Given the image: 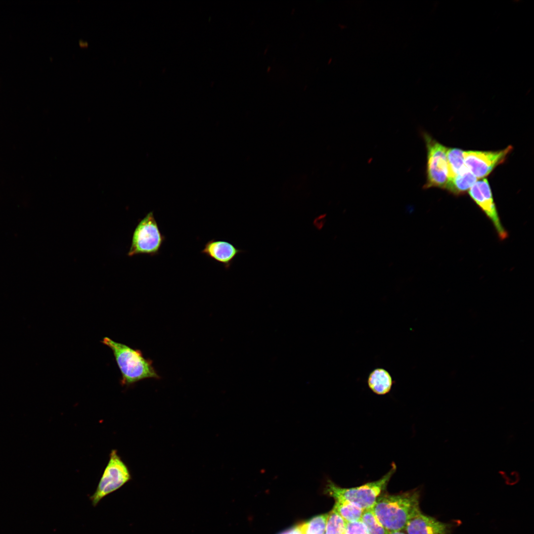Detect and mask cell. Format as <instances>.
Segmentation results:
<instances>
[{"label": "cell", "instance_id": "cell-5", "mask_svg": "<svg viewBox=\"0 0 534 534\" xmlns=\"http://www.w3.org/2000/svg\"><path fill=\"white\" fill-rule=\"evenodd\" d=\"M426 150V180L424 189L444 188L448 181L447 151L448 148L427 133L422 134Z\"/></svg>", "mask_w": 534, "mask_h": 534}, {"label": "cell", "instance_id": "cell-17", "mask_svg": "<svg viewBox=\"0 0 534 534\" xmlns=\"http://www.w3.org/2000/svg\"><path fill=\"white\" fill-rule=\"evenodd\" d=\"M347 522L334 510L328 513L325 534H343Z\"/></svg>", "mask_w": 534, "mask_h": 534}, {"label": "cell", "instance_id": "cell-20", "mask_svg": "<svg viewBox=\"0 0 534 534\" xmlns=\"http://www.w3.org/2000/svg\"><path fill=\"white\" fill-rule=\"evenodd\" d=\"M387 534H406L405 532H403L402 531H395V532H388Z\"/></svg>", "mask_w": 534, "mask_h": 534}, {"label": "cell", "instance_id": "cell-4", "mask_svg": "<svg viewBox=\"0 0 534 534\" xmlns=\"http://www.w3.org/2000/svg\"><path fill=\"white\" fill-rule=\"evenodd\" d=\"M166 237L160 230L153 211L139 220L133 233L128 256L158 255Z\"/></svg>", "mask_w": 534, "mask_h": 534}, {"label": "cell", "instance_id": "cell-6", "mask_svg": "<svg viewBox=\"0 0 534 534\" xmlns=\"http://www.w3.org/2000/svg\"><path fill=\"white\" fill-rule=\"evenodd\" d=\"M131 479L128 467L116 450H112L96 490L90 497L92 505L96 506L105 496L118 490Z\"/></svg>", "mask_w": 534, "mask_h": 534}, {"label": "cell", "instance_id": "cell-19", "mask_svg": "<svg viewBox=\"0 0 534 534\" xmlns=\"http://www.w3.org/2000/svg\"><path fill=\"white\" fill-rule=\"evenodd\" d=\"M280 534H302L301 530V524L289 530L285 531Z\"/></svg>", "mask_w": 534, "mask_h": 534}, {"label": "cell", "instance_id": "cell-11", "mask_svg": "<svg viewBox=\"0 0 534 534\" xmlns=\"http://www.w3.org/2000/svg\"><path fill=\"white\" fill-rule=\"evenodd\" d=\"M477 178L465 166L454 178L448 180L445 189L451 193L459 195L468 191Z\"/></svg>", "mask_w": 534, "mask_h": 534}, {"label": "cell", "instance_id": "cell-2", "mask_svg": "<svg viewBox=\"0 0 534 534\" xmlns=\"http://www.w3.org/2000/svg\"><path fill=\"white\" fill-rule=\"evenodd\" d=\"M112 351L122 375L121 384L130 386L146 378L161 377L153 366L151 359L144 357L139 350L104 337L101 341Z\"/></svg>", "mask_w": 534, "mask_h": 534}, {"label": "cell", "instance_id": "cell-10", "mask_svg": "<svg viewBox=\"0 0 534 534\" xmlns=\"http://www.w3.org/2000/svg\"><path fill=\"white\" fill-rule=\"evenodd\" d=\"M244 252L230 242L212 239L205 244L201 253L222 264L227 269L236 257Z\"/></svg>", "mask_w": 534, "mask_h": 534}, {"label": "cell", "instance_id": "cell-7", "mask_svg": "<svg viewBox=\"0 0 534 534\" xmlns=\"http://www.w3.org/2000/svg\"><path fill=\"white\" fill-rule=\"evenodd\" d=\"M512 149L508 146L499 151H464L465 166L477 178H484L503 163Z\"/></svg>", "mask_w": 534, "mask_h": 534}, {"label": "cell", "instance_id": "cell-8", "mask_svg": "<svg viewBox=\"0 0 534 534\" xmlns=\"http://www.w3.org/2000/svg\"><path fill=\"white\" fill-rule=\"evenodd\" d=\"M468 193L491 222L499 238L505 239L508 233L501 222L488 179L484 178L477 180L469 189Z\"/></svg>", "mask_w": 534, "mask_h": 534}, {"label": "cell", "instance_id": "cell-15", "mask_svg": "<svg viewBox=\"0 0 534 534\" xmlns=\"http://www.w3.org/2000/svg\"><path fill=\"white\" fill-rule=\"evenodd\" d=\"M328 513L317 515L308 522L301 524L302 534H324Z\"/></svg>", "mask_w": 534, "mask_h": 534}, {"label": "cell", "instance_id": "cell-16", "mask_svg": "<svg viewBox=\"0 0 534 534\" xmlns=\"http://www.w3.org/2000/svg\"><path fill=\"white\" fill-rule=\"evenodd\" d=\"M360 520L364 524L368 534H387L388 531L379 522L371 508L363 510Z\"/></svg>", "mask_w": 534, "mask_h": 534}, {"label": "cell", "instance_id": "cell-14", "mask_svg": "<svg viewBox=\"0 0 534 534\" xmlns=\"http://www.w3.org/2000/svg\"><path fill=\"white\" fill-rule=\"evenodd\" d=\"M463 153L464 151L459 148H448L446 154L448 180L454 178L465 166Z\"/></svg>", "mask_w": 534, "mask_h": 534}, {"label": "cell", "instance_id": "cell-18", "mask_svg": "<svg viewBox=\"0 0 534 534\" xmlns=\"http://www.w3.org/2000/svg\"><path fill=\"white\" fill-rule=\"evenodd\" d=\"M343 534H368L364 524L361 520L347 523Z\"/></svg>", "mask_w": 534, "mask_h": 534}, {"label": "cell", "instance_id": "cell-1", "mask_svg": "<svg viewBox=\"0 0 534 534\" xmlns=\"http://www.w3.org/2000/svg\"><path fill=\"white\" fill-rule=\"evenodd\" d=\"M419 490L380 495L371 508L388 532L404 530L407 522L421 511Z\"/></svg>", "mask_w": 534, "mask_h": 534}, {"label": "cell", "instance_id": "cell-12", "mask_svg": "<svg viewBox=\"0 0 534 534\" xmlns=\"http://www.w3.org/2000/svg\"><path fill=\"white\" fill-rule=\"evenodd\" d=\"M367 383L373 392L379 395H383L391 391L393 380L388 371L382 368H377L370 373Z\"/></svg>", "mask_w": 534, "mask_h": 534}, {"label": "cell", "instance_id": "cell-13", "mask_svg": "<svg viewBox=\"0 0 534 534\" xmlns=\"http://www.w3.org/2000/svg\"><path fill=\"white\" fill-rule=\"evenodd\" d=\"M333 509L347 523L360 520L364 510L358 505L345 500H335Z\"/></svg>", "mask_w": 534, "mask_h": 534}, {"label": "cell", "instance_id": "cell-9", "mask_svg": "<svg viewBox=\"0 0 534 534\" xmlns=\"http://www.w3.org/2000/svg\"><path fill=\"white\" fill-rule=\"evenodd\" d=\"M453 527L420 511L407 522L404 530L406 534H451Z\"/></svg>", "mask_w": 534, "mask_h": 534}, {"label": "cell", "instance_id": "cell-3", "mask_svg": "<svg viewBox=\"0 0 534 534\" xmlns=\"http://www.w3.org/2000/svg\"><path fill=\"white\" fill-rule=\"evenodd\" d=\"M396 471V465L392 463V467L380 479L366 483L361 486L351 488H341L331 480L326 482L324 492L333 497L335 500H345L352 502L362 509L371 508L377 498L386 489L388 484Z\"/></svg>", "mask_w": 534, "mask_h": 534}, {"label": "cell", "instance_id": "cell-21", "mask_svg": "<svg viewBox=\"0 0 534 534\" xmlns=\"http://www.w3.org/2000/svg\"></svg>", "mask_w": 534, "mask_h": 534}]
</instances>
